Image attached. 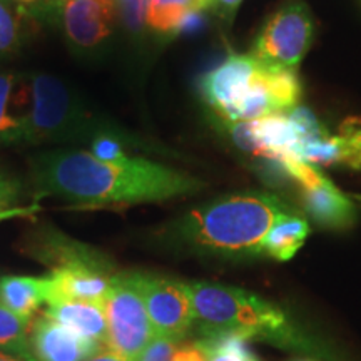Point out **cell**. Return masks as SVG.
<instances>
[{"label": "cell", "instance_id": "cell-1", "mask_svg": "<svg viewBox=\"0 0 361 361\" xmlns=\"http://www.w3.org/2000/svg\"><path fill=\"white\" fill-rule=\"evenodd\" d=\"M34 196L79 207L129 206L184 197L202 189L192 176L146 157L104 162L82 149H52L29 161Z\"/></svg>", "mask_w": 361, "mask_h": 361}, {"label": "cell", "instance_id": "cell-2", "mask_svg": "<svg viewBox=\"0 0 361 361\" xmlns=\"http://www.w3.org/2000/svg\"><path fill=\"white\" fill-rule=\"evenodd\" d=\"M293 209L266 192H241L207 201L179 218L171 239L197 255L243 258L261 255V243L283 214Z\"/></svg>", "mask_w": 361, "mask_h": 361}, {"label": "cell", "instance_id": "cell-3", "mask_svg": "<svg viewBox=\"0 0 361 361\" xmlns=\"http://www.w3.org/2000/svg\"><path fill=\"white\" fill-rule=\"evenodd\" d=\"M19 146L42 142H94L104 135L130 137L106 116H96L74 90L56 75L30 78V107L19 116Z\"/></svg>", "mask_w": 361, "mask_h": 361}, {"label": "cell", "instance_id": "cell-4", "mask_svg": "<svg viewBox=\"0 0 361 361\" xmlns=\"http://www.w3.org/2000/svg\"><path fill=\"white\" fill-rule=\"evenodd\" d=\"M188 290L192 301L194 324H200L206 336L236 335L246 340H284L290 335L283 310L255 293L207 281L188 283Z\"/></svg>", "mask_w": 361, "mask_h": 361}, {"label": "cell", "instance_id": "cell-5", "mask_svg": "<svg viewBox=\"0 0 361 361\" xmlns=\"http://www.w3.org/2000/svg\"><path fill=\"white\" fill-rule=\"evenodd\" d=\"M104 310L107 318L106 348L129 361H139L149 343L154 340V331L135 271L112 276Z\"/></svg>", "mask_w": 361, "mask_h": 361}, {"label": "cell", "instance_id": "cell-6", "mask_svg": "<svg viewBox=\"0 0 361 361\" xmlns=\"http://www.w3.org/2000/svg\"><path fill=\"white\" fill-rule=\"evenodd\" d=\"M34 16L59 22L66 39L80 52L101 49L116 22L114 0H45L29 7Z\"/></svg>", "mask_w": 361, "mask_h": 361}, {"label": "cell", "instance_id": "cell-7", "mask_svg": "<svg viewBox=\"0 0 361 361\" xmlns=\"http://www.w3.org/2000/svg\"><path fill=\"white\" fill-rule=\"evenodd\" d=\"M313 34L314 24L308 7L303 2H293L266 22L251 54L264 64L295 71L308 52Z\"/></svg>", "mask_w": 361, "mask_h": 361}, {"label": "cell", "instance_id": "cell-8", "mask_svg": "<svg viewBox=\"0 0 361 361\" xmlns=\"http://www.w3.org/2000/svg\"><path fill=\"white\" fill-rule=\"evenodd\" d=\"M156 338L179 343L194 324L192 301L188 283L152 273L135 271Z\"/></svg>", "mask_w": 361, "mask_h": 361}, {"label": "cell", "instance_id": "cell-9", "mask_svg": "<svg viewBox=\"0 0 361 361\" xmlns=\"http://www.w3.org/2000/svg\"><path fill=\"white\" fill-rule=\"evenodd\" d=\"M281 162L301 184V201L311 219L333 229L348 228L355 223L356 213L351 201L313 164L301 157H288Z\"/></svg>", "mask_w": 361, "mask_h": 361}, {"label": "cell", "instance_id": "cell-10", "mask_svg": "<svg viewBox=\"0 0 361 361\" xmlns=\"http://www.w3.org/2000/svg\"><path fill=\"white\" fill-rule=\"evenodd\" d=\"M263 62L252 54H231L224 62L201 79L204 101L226 123H231L234 112L259 80Z\"/></svg>", "mask_w": 361, "mask_h": 361}, {"label": "cell", "instance_id": "cell-11", "mask_svg": "<svg viewBox=\"0 0 361 361\" xmlns=\"http://www.w3.org/2000/svg\"><path fill=\"white\" fill-rule=\"evenodd\" d=\"M226 124L238 146L255 156L276 157L279 162L288 157H301L303 137L288 116L274 114L258 121Z\"/></svg>", "mask_w": 361, "mask_h": 361}, {"label": "cell", "instance_id": "cell-12", "mask_svg": "<svg viewBox=\"0 0 361 361\" xmlns=\"http://www.w3.org/2000/svg\"><path fill=\"white\" fill-rule=\"evenodd\" d=\"M101 351V343L71 331L45 314L32 324L30 353L37 361H89Z\"/></svg>", "mask_w": 361, "mask_h": 361}, {"label": "cell", "instance_id": "cell-13", "mask_svg": "<svg viewBox=\"0 0 361 361\" xmlns=\"http://www.w3.org/2000/svg\"><path fill=\"white\" fill-rule=\"evenodd\" d=\"M114 274L90 266H64L51 271L47 276V298L45 305L87 301L101 303L106 301Z\"/></svg>", "mask_w": 361, "mask_h": 361}, {"label": "cell", "instance_id": "cell-14", "mask_svg": "<svg viewBox=\"0 0 361 361\" xmlns=\"http://www.w3.org/2000/svg\"><path fill=\"white\" fill-rule=\"evenodd\" d=\"M44 314L52 318L54 322L61 323L62 326L69 328L71 331L106 346L107 318L104 305L87 303V301L49 305Z\"/></svg>", "mask_w": 361, "mask_h": 361}, {"label": "cell", "instance_id": "cell-15", "mask_svg": "<svg viewBox=\"0 0 361 361\" xmlns=\"http://www.w3.org/2000/svg\"><path fill=\"white\" fill-rule=\"evenodd\" d=\"M47 298V276H4L0 278V303L13 313L34 319Z\"/></svg>", "mask_w": 361, "mask_h": 361}, {"label": "cell", "instance_id": "cell-16", "mask_svg": "<svg viewBox=\"0 0 361 361\" xmlns=\"http://www.w3.org/2000/svg\"><path fill=\"white\" fill-rule=\"evenodd\" d=\"M310 234L308 221L295 213L283 214L271 226L261 243V252L278 261H288L300 251Z\"/></svg>", "mask_w": 361, "mask_h": 361}, {"label": "cell", "instance_id": "cell-17", "mask_svg": "<svg viewBox=\"0 0 361 361\" xmlns=\"http://www.w3.org/2000/svg\"><path fill=\"white\" fill-rule=\"evenodd\" d=\"M192 8H196L194 0H149L147 25L161 35L176 34Z\"/></svg>", "mask_w": 361, "mask_h": 361}, {"label": "cell", "instance_id": "cell-18", "mask_svg": "<svg viewBox=\"0 0 361 361\" xmlns=\"http://www.w3.org/2000/svg\"><path fill=\"white\" fill-rule=\"evenodd\" d=\"M34 319L13 313L0 303V350L12 353H30V331Z\"/></svg>", "mask_w": 361, "mask_h": 361}, {"label": "cell", "instance_id": "cell-19", "mask_svg": "<svg viewBox=\"0 0 361 361\" xmlns=\"http://www.w3.org/2000/svg\"><path fill=\"white\" fill-rule=\"evenodd\" d=\"M206 351L207 361H256L246 345V338L236 335L207 336L197 341Z\"/></svg>", "mask_w": 361, "mask_h": 361}, {"label": "cell", "instance_id": "cell-20", "mask_svg": "<svg viewBox=\"0 0 361 361\" xmlns=\"http://www.w3.org/2000/svg\"><path fill=\"white\" fill-rule=\"evenodd\" d=\"M13 90V75L0 72V147L19 146L20 119L8 111Z\"/></svg>", "mask_w": 361, "mask_h": 361}, {"label": "cell", "instance_id": "cell-21", "mask_svg": "<svg viewBox=\"0 0 361 361\" xmlns=\"http://www.w3.org/2000/svg\"><path fill=\"white\" fill-rule=\"evenodd\" d=\"M147 2L149 0H114L121 20L133 34H141L147 25Z\"/></svg>", "mask_w": 361, "mask_h": 361}, {"label": "cell", "instance_id": "cell-22", "mask_svg": "<svg viewBox=\"0 0 361 361\" xmlns=\"http://www.w3.org/2000/svg\"><path fill=\"white\" fill-rule=\"evenodd\" d=\"M19 24L12 12L0 0V56L16 52L19 47Z\"/></svg>", "mask_w": 361, "mask_h": 361}, {"label": "cell", "instance_id": "cell-23", "mask_svg": "<svg viewBox=\"0 0 361 361\" xmlns=\"http://www.w3.org/2000/svg\"><path fill=\"white\" fill-rule=\"evenodd\" d=\"M22 184L11 174L0 171V213H6L19 202Z\"/></svg>", "mask_w": 361, "mask_h": 361}, {"label": "cell", "instance_id": "cell-24", "mask_svg": "<svg viewBox=\"0 0 361 361\" xmlns=\"http://www.w3.org/2000/svg\"><path fill=\"white\" fill-rule=\"evenodd\" d=\"M176 346H178V343L154 336V340L149 343L139 361H173Z\"/></svg>", "mask_w": 361, "mask_h": 361}, {"label": "cell", "instance_id": "cell-25", "mask_svg": "<svg viewBox=\"0 0 361 361\" xmlns=\"http://www.w3.org/2000/svg\"><path fill=\"white\" fill-rule=\"evenodd\" d=\"M173 361H207V356L200 343H189L176 346Z\"/></svg>", "mask_w": 361, "mask_h": 361}, {"label": "cell", "instance_id": "cell-26", "mask_svg": "<svg viewBox=\"0 0 361 361\" xmlns=\"http://www.w3.org/2000/svg\"><path fill=\"white\" fill-rule=\"evenodd\" d=\"M243 0H213V6L214 11L218 12V16L228 24H231L234 16H236L238 7L241 6Z\"/></svg>", "mask_w": 361, "mask_h": 361}, {"label": "cell", "instance_id": "cell-27", "mask_svg": "<svg viewBox=\"0 0 361 361\" xmlns=\"http://www.w3.org/2000/svg\"><path fill=\"white\" fill-rule=\"evenodd\" d=\"M0 361H37L32 355L12 353V351L0 350Z\"/></svg>", "mask_w": 361, "mask_h": 361}, {"label": "cell", "instance_id": "cell-28", "mask_svg": "<svg viewBox=\"0 0 361 361\" xmlns=\"http://www.w3.org/2000/svg\"><path fill=\"white\" fill-rule=\"evenodd\" d=\"M89 361H129V360H126L124 356L114 353V351L107 350V351H101V353H99L97 356H94V358Z\"/></svg>", "mask_w": 361, "mask_h": 361}, {"label": "cell", "instance_id": "cell-29", "mask_svg": "<svg viewBox=\"0 0 361 361\" xmlns=\"http://www.w3.org/2000/svg\"><path fill=\"white\" fill-rule=\"evenodd\" d=\"M213 6V0H194V7L196 11H204V8Z\"/></svg>", "mask_w": 361, "mask_h": 361}, {"label": "cell", "instance_id": "cell-30", "mask_svg": "<svg viewBox=\"0 0 361 361\" xmlns=\"http://www.w3.org/2000/svg\"><path fill=\"white\" fill-rule=\"evenodd\" d=\"M13 2L20 4V6H34V4H39L40 0H13Z\"/></svg>", "mask_w": 361, "mask_h": 361}, {"label": "cell", "instance_id": "cell-31", "mask_svg": "<svg viewBox=\"0 0 361 361\" xmlns=\"http://www.w3.org/2000/svg\"><path fill=\"white\" fill-rule=\"evenodd\" d=\"M296 361H313V360H296Z\"/></svg>", "mask_w": 361, "mask_h": 361}]
</instances>
